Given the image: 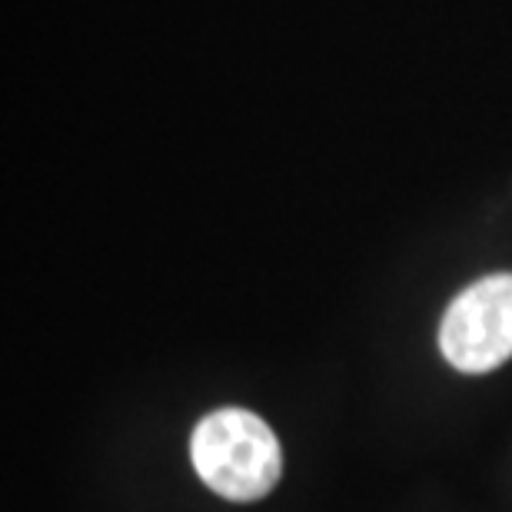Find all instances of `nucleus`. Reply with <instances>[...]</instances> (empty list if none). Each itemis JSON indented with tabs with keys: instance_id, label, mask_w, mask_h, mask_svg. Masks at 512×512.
<instances>
[{
	"instance_id": "f03ea898",
	"label": "nucleus",
	"mask_w": 512,
	"mask_h": 512,
	"mask_svg": "<svg viewBox=\"0 0 512 512\" xmlns=\"http://www.w3.org/2000/svg\"><path fill=\"white\" fill-rule=\"evenodd\" d=\"M439 350L469 376L493 373L512 356V273H489L449 303Z\"/></svg>"
},
{
	"instance_id": "f257e3e1",
	"label": "nucleus",
	"mask_w": 512,
	"mask_h": 512,
	"mask_svg": "<svg viewBox=\"0 0 512 512\" xmlns=\"http://www.w3.org/2000/svg\"><path fill=\"white\" fill-rule=\"evenodd\" d=\"M197 476L230 503H256L283 476L280 439L260 416L223 406L203 416L190 439Z\"/></svg>"
}]
</instances>
